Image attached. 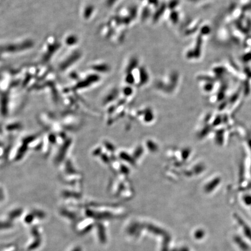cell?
I'll return each mask as SVG.
<instances>
[{
  "instance_id": "6da1fadb",
  "label": "cell",
  "mask_w": 251,
  "mask_h": 251,
  "mask_svg": "<svg viewBox=\"0 0 251 251\" xmlns=\"http://www.w3.org/2000/svg\"><path fill=\"white\" fill-rule=\"evenodd\" d=\"M237 220L240 226L243 227L244 234L251 240V229L240 217H236Z\"/></svg>"
},
{
  "instance_id": "7a4b0ae2",
  "label": "cell",
  "mask_w": 251,
  "mask_h": 251,
  "mask_svg": "<svg viewBox=\"0 0 251 251\" xmlns=\"http://www.w3.org/2000/svg\"><path fill=\"white\" fill-rule=\"evenodd\" d=\"M234 241L243 251H247L249 250L248 245L240 237L236 236L234 237Z\"/></svg>"
},
{
  "instance_id": "3957f363",
  "label": "cell",
  "mask_w": 251,
  "mask_h": 251,
  "mask_svg": "<svg viewBox=\"0 0 251 251\" xmlns=\"http://www.w3.org/2000/svg\"><path fill=\"white\" fill-rule=\"evenodd\" d=\"M41 244V238H35L34 241L33 243H32L30 246L29 247L28 250L29 251H31V250H34L37 249V248H38L40 247V245Z\"/></svg>"
},
{
  "instance_id": "277c9868",
  "label": "cell",
  "mask_w": 251,
  "mask_h": 251,
  "mask_svg": "<svg viewBox=\"0 0 251 251\" xmlns=\"http://www.w3.org/2000/svg\"><path fill=\"white\" fill-rule=\"evenodd\" d=\"M22 213V210L20 209H18L11 212L8 216V217L10 220H13L16 217H19Z\"/></svg>"
},
{
  "instance_id": "5b68a950",
  "label": "cell",
  "mask_w": 251,
  "mask_h": 251,
  "mask_svg": "<svg viewBox=\"0 0 251 251\" xmlns=\"http://www.w3.org/2000/svg\"><path fill=\"white\" fill-rule=\"evenodd\" d=\"M13 224L10 222H0V230H5L11 228Z\"/></svg>"
},
{
  "instance_id": "8992f818",
  "label": "cell",
  "mask_w": 251,
  "mask_h": 251,
  "mask_svg": "<svg viewBox=\"0 0 251 251\" xmlns=\"http://www.w3.org/2000/svg\"><path fill=\"white\" fill-rule=\"evenodd\" d=\"M33 214L34 215V216L37 217L38 218L40 219H43L45 217V214L40 210H34L32 212Z\"/></svg>"
},
{
  "instance_id": "52a82bcc",
  "label": "cell",
  "mask_w": 251,
  "mask_h": 251,
  "mask_svg": "<svg viewBox=\"0 0 251 251\" xmlns=\"http://www.w3.org/2000/svg\"><path fill=\"white\" fill-rule=\"evenodd\" d=\"M31 233L34 237L35 238H41L40 234L39 231H38V229L36 226H34L33 227H32V229L31 230Z\"/></svg>"
},
{
  "instance_id": "ba28073f",
  "label": "cell",
  "mask_w": 251,
  "mask_h": 251,
  "mask_svg": "<svg viewBox=\"0 0 251 251\" xmlns=\"http://www.w3.org/2000/svg\"><path fill=\"white\" fill-rule=\"evenodd\" d=\"M34 215L33 214V213H30V214H29V215H27L26 217H25V219H24V221H25V222L26 223H27V224H30L33 220H34Z\"/></svg>"
},
{
  "instance_id": "9c48e42d",
  "label": "cell",
  "mask_w": 251,
  "mask_h": 251,
  "mask_svg": "<svg viewBox=\"0 0 251 251\" xmlns=\"http://www.w3.org/2000/svg\"><path fill=\"white\" fill-rule=\"evenodd\" d=\"M205 236V233L202 230H198L195 233V237L197 239H202Z\"/></svg>"
}]
</instances>
